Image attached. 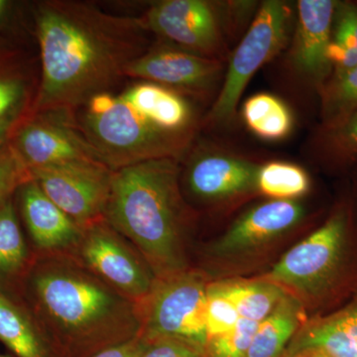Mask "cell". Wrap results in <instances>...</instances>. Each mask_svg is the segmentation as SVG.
<instances>
[{"instance_id": "obj_1", "label": "cell", "mask_w": 357, "mask_h": 357, "mask_svg": "<svg viewBox=\"0 0 357 357\" xmlns=\"http://www.w3.org/2000/svg\"><path fill=\"white\" fill-rule=\"evenodd\" d=\"M41 76L29 117H75L93 96L107 93L148 50L142 18L114 15L95 4L40 1L33 10Z\"/></svg>"}, {"instance_id": "obj_2", "label": "cell", "mask_w": 357, "mask_h": 357, "mask_svg": "<svg viewBox=\"0 0 357 357\" xmlns=\"http://www.w3.org/2000/svg\"><path fill=\"white\" fill-rule=\"evenodd\" d=\"M34 324L45 344L68 357H91L138 337L139 305L70 253H44L30 278Z\"/></svg>"}, {"instance_id": "obj_3", "label": "cell", "mask_w": 357, "mask_h": 357, "mask_svg": "<svg viewBox=\"0 0 357 357\" xmlns=\"http://www.w3.org/2000/svg\"><path fill=\"white\" fill-rule=\"evenodd\" d=\"M180 162L149 160L114 171L105 211V220L132 244L158 280L188 269Z\"/></svg>"}, {"instance_id": "obj_4", "label": "cell", "mask_w": 357, "mask_h": 357, "mask_svg": "<svg viewBox=\"0 0 357 357\" xmlns=\"http://www.w3.org/2000/svg\"><path fill=\"white\" fill-rule=\"evenodd\" d=\"M76 123L110 170L157 159L181 161L195 135L171 133L155 119L129 86L119 95L93 96L77 110Z\"/></svg>"}, {"instance_id": "obj_5", "label": "cell", "mask_w": 357, "mask_h": 357, "mask_svg": "<svg viewBox=\"0 0 357 357\" xmlns=\"http://www.w3.org/2000/svg\"><path fill=\"white\" fill-rule=\"evenodd\" d=\"M292 20V9L286 2H263L230 57L222 89L206 116L208 123L222 126L234 121L250 79L288 44Z\"/></svg>"}, {"instance_id": "obj_6", "label": "cell", "mask_w": 357, "mask_h": 357, "mask_svg": "<svg viewBox=\"0 0 357 357\" xmlns=\"http://www.w3.org/2000/svg\"><path fill=\"white\" fill-rule=\"evenodd\" d=\"M206 278L201 272L185 270L157 281L146 300L139 305L144 340L171 338L204 352Z\"/></svg>"}, {"instance_id": "obj_7", "label": "cell", "mask_w": 357, "mask_h": 357, "mask_svg": "<svg viewBox=\"0 0 357 357\" xmlns=\"http://www.w3.org/2000/svg\"><path fill=\"white\" fill-rule=\"evenodd\" d=\"M70 255L137 305L147 299L158 281L143 256L105 218L83 229Z\"/></svg>"}, {"instance_id": "obj_8", "label": "cell", "mask_w": 357, "mask_h": 357, "mask_svg": "<svg viewBox=\"0 0 357 357\" xmlns=\"http://www.w3.org/2000/svg\"><path fill=\"white\" fill-rule=\"evenodd\" d=\"M347 234L344 213L331 218L318 230L281 258L266 280L299 298L321 292L332 280L342 259Z\"/></svg>"}, {"instance_id": "obj_9", "label": "cell", "mask_w": 357, "mask_h": 357, "mask_svg": "<svg viewBox=\"0 0 357 357\" xmlns=\"http://www.w3.org/2000/svg\"><path fill=\"white\" fill-rule=\"evenodd\" d=\"M42 191L81 229L103 220L112 192V174L98 162H74L30 170Z\"/></svg>"}, {"instance_id": "obj_10", "label": "cell", "mask_w": 357, "mask_h": 357, "mask_svg": "<svg viewBox=\"0 0 357 357\" xmlns=\"http://www.w3.org/2000/svg\"><path fill=\"white\" fill-rule=\"evenodd\" d=\"M145 27L174 46L203 57L222 59V17L220 8L206 0H163L142 16Z\"/></svg>"}, {"instance_id": "obj_11", "label": "cell", "mask_w": 357, "mask_h": 357, "mask_svg": "<svg viewBox=\"0 0 357 357\" xmlns=\"http://www.w3.org/2000/svg\"><path fill=\"white\" fill-rule=\"evenodd\" d=\"M10 141L29 171L74 162L103 164L69 115L42 114L26 119Z\"/></svg>"}, {"instance_id": "obj_12", "label": "cell", "mask_w": 357, "mask_h": 357, "mask_svg": "<svg viewBox=\"0 0 357 357\" xmlns=\"http://www.w3.org/2000/svg\"><path fill=\"white\" fill-rule=\"evenodd\" d=\"M220 59L203 57L174 45H157L126 68V77L151 82L185 96L203 98L222 79Z\"/></svg>"}, {"instance_id": "obj_13", "label": "cell", "mask_w": 357, "mask_h": 357, "mask_svg": "<svg viewBox=\"0 0 357 357\" xmlns=\"http://www.w3.org/2000/svg\"><path fill=\"white\" fill-rule=\"evenodd\" d=\"M185 184L190 192L206 203H220L257 192L260 165L213 147L199 146L190 154Z\"/></svg>"}, {"instance_id": "obj_14", "label": "cell", "mask_w": 357, "mask_h": 357, "mask_svg": "<svg viewBox=\"0 0 357 357\" xmlns=\"http://www.w3.org/2000/svg\"><path fill=\"white\" fill-rule=\"evenodd\" d=\"M337 1L300 0L289 64L302 81L317 89L328 81L333 66L328 58Z\"/></svg>"}, {"instance_id": "obj_15", "label": "cell", "mask_w": 357, "mask_h": 357, "mask_svg": "<svg viewBox=\"0 0 357 357\" xmlns=\"http://www.w3.org/2000/svg\"><path fill=\"white\" fill-rule=\"evenodd\" d=\"M305 208L296 201L271 199L243 213L213 245L211 252L225 257L244 255L283 236L299 225Z\"/></svg>"}, {"instance_id": "obj_16", "label": "cell", "mask_w": 357, "mask_h": 357, "mask_svg": "<svg viewBox=\"0 0 357 357\" xmlns=\"http://www.w3.org/2000/svg\"><path fill=\"white\" fill-rule=\"evenodd\" d=\"M23 218L35 245L44 253H72L83 229L43 191L33 178L20 188Z\"/></svg>"}, {"instance_id": "obj_17", "label": "cell", "mask_w": 357, "mask_h": 357, "mask_svg": "<svg viewBox=\"0 0 357 357\" xmlns=\"http://www.w3.org/2000/svg\"><path fill=\"white\" fill-rule=\"evenodd\" d=\"M284 357H357V298L330 316L306 321Z\"/></svg>"}, {"instance_id": "obj_18", "label": "cell", "mask_w": 357, "mask_h": 357, "mask_svg": "<svg viewBox=\"0 0 357 357\" xmlns=\"http://www.w3.org/2000/svg\"><path fill=\"white\" fill-rule=\"evenodd\" d=\"M38 84L25 52L0 37V123L27 119Z\"/></svg>"}, {"instance_id": "obj_19", "label": "cell", "mask_w": 357, "mask_h": 357, "mask_svg": "<svg viewBox=\"0 0 357 357\" xmlns=\"http://www.w3.org/2000/svg\"><path fill=\"white\" fill-rule=\"evenodd\" d=\"M306 323L302 301L288 293L258 325L248 357H284L298 331Z\"/></svg>"}, {"instance_id": "obj_20", "label": "cell", "mask_w": 357, "mask_h": 357, "mask_svg": "<svg viewBox=\"0 0 357 357\" xmlns=\"http://www.w3.org/2000/svg\"><path fill=\"white\" fill-rule=\"evenodd\" d=\"M241 114L246 128L260 139L280 141L292 132V112L283 100L271 93H256L248 98Z\"/></svg>"}, {"instance_id": "obj_21", "label": "cell", "mask_w": 357, "mask_h": 357, "mask_svg": "<svg viewBox=\"0 0 357 357\" xmlns=\"http://www.w3.org/2000/svg\"><path fill=\"white\" fill-rule=\"evenodd\" d=\"M220 291L236 307L241 319L260 324L287 294L273 282L229 280L218 282Z\"/></svg>"}, {"instance_id": "obj_22", "label": "cell", "mask_w": 357, "mask_h": 357, "mask_svg": "<svg viewBox=\"0 0 357 357\" xmlns=\"http://www.w3.org/2000/svg\"><path fill=\"white\" fill-rule=\"evenodd\" d=\"M0 340L18 357H49L31 318L0 295Z\"/></svg>"}, {"instance_id": "obj_23", "label": "cell", "mask_w": 357, "mask_h": 357, "mask_svg": "<svg viewBox=\"0 0 357 357\" xmlns=\"http://www.w3.org/2000/svg\"><path fill=\"white\" fill-rule=\"evenodd\" d=\"M311 188L309 174L297 164L271 161L260 165L257 192L272 199L295 201L305 196Z\"/></svg>"}, {"instance_id": "obj_24", "label": "cell", "mask_w": 357, "mask_h": 357, "mask_svg": "<svg viewBox=\"0 0 357 357\" xmlns=\"http://www.w3.org/2000/svg\"><path fill=\"white\" fill-rule=\"evenodd\" d=\"M312 155L331 165L344 166L357 159V110L332 126H321L312 140Z\"/></svg>"}, {"instance_id": "obj_25", "label": "cell", "mask_w": 357, "mask_h": 357, "mask_svg": "<svg viewBox=\"0 0 357 357\" xmlns=\"http://www.w3.org/2000/svg\"><path fill=\"white\" fill-rule=\"evenodd\" d=\"M321 126L338 123L357 110V66L345 72H333L319 89Z\"/></svg>"}, {"instance_id": "obj_26", "label": "cell", "mask_w": 357, "mask_h": 357, "mask_svg": "<svg viewBox=\"0 0 357 357\" xmlns=\"http://www.w3.org/2000/svg\"><path fill=\"white\" fill-rule=\"evenodd\" d=\"M27 261V248L11 198L0 208V274L20 273Z\"/></svg>"}, {"instance_id": "obj_27", "label": "cell", "mask_w": 357, "mask_h": 357, "mask_svg": "<svg viewBox=\"0 0 357 357\" xmlns=\"http://www.w3.org/2000/svg\"><path fill=\"white\" fill-rule=\"evenodd\" d=\"M258 325L241 318L229 332L208 340L204 347L206 357H248Z\"/></svg>"}, {"instance_id": "obj_28", "label": "cell", "mask_w": 357, "mask_h": 357, "mask_svg": "<svg viewBox=\"0 0 357 357\" xmlns=\"http://www.w3.org/2000/svg\"><path fill=\"white\" fill-rule=\"evenodd\" d=\"M241 317L231 301L220 291L218 282L208 284L206 299V326L208 340L229 332Z\"/></svg>"}, {"instance_id": "obj_29", "label": "cell", "mask_w": 357, "mask_h": 357, "mask_svg": "<svg viewBox=\"0 0 357 357\" xmlns=\"http://www.w3.org/2000/svg\"><path fill=\"white\" fill-rule=\"evenodd\" d=\"M31 178L29 169L9 141L0 149V208Z\"/></svg>"}, {"instance_id": "obj_30", "label": "cell", "mask_w": 357, "mask_h": 357, "mask_svg": "<svg viewBox=\"0 0 357 357\" xmlns=\"http://www.w3.org/2000/svg\"><path fill=\"white\" fill-rule=\"evenodd\" d=\"M332 39L357 50V4L337 2Z\"/></svg>"}, {"instance_id": "obj_31", "label": "cell", "mask_w": 357, "mask_h": 357, "mask_svg": "<svg viewBox=\"0 0 357 357\" xmlns=\"http://www.w3.org/2000/svg\"><path fill=\"white\" fill-rule=\"evenodd\" d=\"M143 340L144 344L139 357H206L204 351L180 340L171 338H143Z\"/></svg>"}, {"instance_id": "obj_32", "label": "cell", "mask_w": 357, "mask_h": 357, "mask_svg": "<svg viewBox=\"0 0 357 357\" xmlns=\"http://www.w3.org/2000/svg\"><path fill=\"white\" fill-rule=\"evenodd\" d=\"M328 58L333 66V72H345L357 66V50L337 41H331Z\"/></svg>"}, {"instance_id": "obj_33", "label": "cell", "mask_w": 357, "mask_h": 357, "mask_svg": "<svg viewBox=\"0 0 357 357\" xmlns=\"http://www.w3.org/2000/svg\"><path fill=\"white\" fill-rule=\"evenodd\" d=\"M143 344H144V340L139 335L128 342L107 347L91 357H139Z\"/></svg>"}, {"instance_id": "obj_34", "label": "cell", "mask_w": 357, "mask_h": 357, "mask_svg": "<svg viewBox=\"0 0 357 357\" xmlns=\"http://www.w3.org/2000/svg\"><path fill=\"white\" fill-rule=\"evenodd\" d=\"M24 121L25 119H14L0 123V149L11 140L16 129L20 128V124Z\"/></svg>"}, {"instance_id": "obj_35", "label": "cell", "mask_w": 357, "mask_h": 357, "mask_svg": "<svg viewBox=\"0 0 357 357\" xmlns=\"http://www.w3.org/2000/svg\"><path fill=\"white\" fill-rule=\"evenodd\" d=\"M13 6V2L7 1V0H0V26L6 22Z\"/></svg>"}, {"instance_id": "obj_36", "label": "cell", "mask_w": 357, "mask_h": 357, "mask_svg": "<svg viewBox=\"0 0 357 357\" xmlns=\"http://www.w3.org/2000/svg\"><path fill=\"white\" fill-rule=\"evenodd\" d=\"M0 357H9V356H0Z\"/></svg>"}, {"instance_id": "obj_37", "label": "cell", "mask_w": 357, "mask_h": 357, "mask_svg": "<svg viewBox=\"0 0 357 357\" xmlns=\"http://www.w3.org/2000/svg\"><path fill=\"white\" fill-rule=\"evenodd\" d=\"M0 295H1V294H0Z\"/></svg>"}]
</instances>
